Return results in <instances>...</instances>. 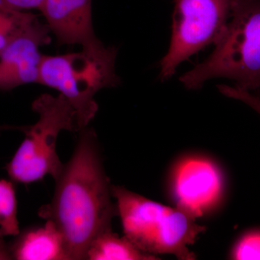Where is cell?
<instances>
[{
	"label": "cell",
	"mask_w": 260,
	"mask_h": 260,
	"mask_svg": "<svg viewBox=\"0 0 260 260\" xmlns=\"http://www.w3.org/2000/svg\"><path fill=\"white\" fill-rule=\"evenodd\" d=\"M117 49L104 44L95 49L62 55H43L39 83L59 91L77 113L80 131L99 109L95 95L121 83L116 73Z\"/></svg>",
	"instance_id": "cell-4"
},
{
	"label": "cell",
	"mask_w": 260,
	"mask_h": 260,
	"mask_svg": "<svg viewBox=\"0 0 260 260\" xmlns=\"http://www.w3.org/2000/svg\"><path fill=\"white\" fill-rule=\"evenodd\" d=\"M80 132L74 153L55 179L51 203L39 211L41 218L53 222L60 232L70 260L85 259L89 246L98 236L112 230V219L118 215L96 134L87 127Z\"/></svg>",
	"instance_id": "cell-1"
},
{
	"label": "cell",
	"mask_w": 260,
	"mask_h": 260,
	"mask_svg": "<svg viewBox=\"0 0 260 260\" xmlns=\"http://www.w3.org/2000/svg\"><path fill=\"white\" fill-rule=\"evenodd\" d=\"M10 248L13 259L18 260H70L64 237L50 220L18 234Z\"/></svg>",
	"instance_id": "cell-10"
},
{
	"label": "cell",
	"mask_w": 260,
	"mask_h": 260,
	"mask_svg": "<svg viewBox=\"0 0 260 260\" xmlns=\"http://www.w3.org/2000/svg\"><path fill=\"white\" fill-rule=\"evenodd\" d=\"M234 259H260V231H253L244 234L233 249Z\"/></svg>",
	"instance_id": "cell-14"
},
{
	"label": "cell",
	"mask_w": 260,
	"mask_h": 260,
	"mask_svg": "<svg viewBox=\"0 0 260 260\" xmlns=\"http://www.w3.org/2000/svg\"><path fill=\"white\" fill-rule=\"evenodd\" d=\"M237 0H174L172 35L160 61V78H172L178 66L210 44L226 27Z\"/></svg>",
	"instance_id": "cell-6"
},
{
	"label": "cell",
	"mask_w": 260,
	"mask_h": 260,
	"mask_svg": "<svg viewBox=\"0 0 260 260\" xmlns=\"http://www.w3.org/2000/svg\"><path fill=\"white\" fill-rule=\"evenodd\" d=\"M20 233L14 186L10 181L0 180V234L5 237Z\"/></svg>",
	"instance_id": "cell-12"
},
{
	"label": "cell",
	"mask_w": 260,
	"mask_h": 260,
	"mask_svg": "<svg viewBox=\"0 0 260 260\" xmlns=\"http://www.w3.org/2000/svg\"><path fill=\"white\" fill-rule=\"evenodd\" d=\"M37 18L25 11L0 9V51Z\"/></svg>",
	"instance_id": "cell-13"
},
{
	"label": "cell",
	"mask_w": 260,
	"mask_h": 260,
	"mask_svg": "<svg viewBox=\"0 0 260 260\" xmlns=\"http://www.w3.org/2000/svg\"><path fill=\"white\" fill-rule=\"evenodd\" d=\"M50 32L47 24L37 18L0 51V90L39 83L40 48L51 42Z\"/></svg>",
	"instance_id": "cell-8"
},
{
	"label": "cell",
	"mask_w": 260,
	"mask_h": 260,
	"mask_svg": "<svg viewBox=\"0 0 260 260\" xmlns=\"http://www.w3.org/2000/svg\"><path fill=\"white\" fill-rule=\"evenodd\" d=\"M157 256L145 254L125 237H119L112 230L102 233L92 242L87 251L88 260H153Z\"/></svg>",
	"instance_id": "cell-11"
},
{
	"label": "cell",
	"mask_w": 260,
	"mask_h": 260,
	"mask_svg": "<svg viewBox=\"0 0 260 260\" xmlns=\"http://www.w3.org/2000/svg\"><path fill=\"white\" fill-rule=\"evenodd\" d=\"M39 119L23 128L25 137L7 166L10 177L16 182L31 184L50 175L59 177L64 164L56 153V142L63 130L80 132L77 113L66 98L42 94L32 104Z\"/></svg>",
	"instance_id": "cell-5"
},
{
	"label": "cell",
	"mask_w": 260,
	"mask_h": 260,
	"mask_svg": "<svg viewBox=\"0 0 260 260\" xmlns=\"http://www.w3.org/2000/svg\"><path fill=\"white\" fill-rule=\"evenodd\" d=\"M45 0H0V9L26 11L41 10Z\"/></svg>",
	"instance_id": "cell-15"
},
{
	"label": "cell",
	"mask_w": 260,
	"mask_h": 260,
	"mask_svg": "<svg viewBox=\"0 0 260 260\" xmlns=\"http://www.w3.org/2000/svg\"><path fill=\"white\" fill-rule=\"evenodd\" d=\"M40 11L59 44L88 49L102 45L94 32L92 0H45Z\"/></svg>",
	"instance_id": "cell-9"
},
{
	"label": "cell",
	"mask_w": 260,
	"mask_h": 260,
	"mask_svg": "<svg viewBox=\"0 0 260 260\" xmlns=\"http://www.w3.org/2000/svg\"><path fill=\"white\" fill-rule=\"evenodd\" d=\"M215 45L208 59L179 78L186 88L199 89L218 78L248 91L260 88V0H237Z\"/></svg>",
	"instance_id": "cell-2"
},
{
	"label": "cell",
	"mask_w": 260,
	"mask_h": 260,
	"mask_svg": "<svg viewBox=\"0 0 260 260\" xmlns=\"http://www.w3.org/2000/svg\"><path fill=\"white\" fill-rule=\"evenodd\" d=\"M124 237L140 251L155 256L170 254L178 259H195L189 246L205 229L179 208H173L112 186Z\"/></svg>",
	"instance_id": "cell-3"
},
{
	"label": "cell",
	"mask_w": 260,
	"mask_h": 260,
	"mask_svg": "<svg viewBox=\"0 0 260 260\" xmlns=\"http://www.w3.org/2000/svg\"><path fill=\"white\" fill-rule=\"evenodd\" d=\"M223 174L215 162L202 157L181 160L173 176L177 208L196 219L209 211L223 194Z\"/></svg>",
	"instance_id": "cell-7"
}]
</instances>
